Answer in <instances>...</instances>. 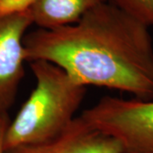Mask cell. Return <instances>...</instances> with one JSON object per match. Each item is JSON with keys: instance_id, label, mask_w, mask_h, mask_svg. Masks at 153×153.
<instances>
[{"instance_id": "1", "label": "cell", "mask_w": 153, "mask_h": 153, "mask_svg": "<svg viewBox=\"0 0 153 153\" xmlns=\"http://www.w3.org/2000/svg\"><path fill=\"white\" fill-rule=\"evenodd\" d=\"M27 62L49 61L73 81L153 100V43L149 27L105 2L73 24L38 28L23 39Z\"/></svg>"}, {"instance_id": "5", "label": "cell", "mask_w": 153, "mask_h": 153, "mask_svg": "<svg viewBox=\"0 0 153 153\" xmlns=\"http://www.w3.org/2000/svg\"><path fill=\"white\" fill-rule=\"evenodd\" d=\"M5 153H123V151L115 139L96 130L79 116L55 138L8 149Z\"/></svg>"}, {"instance_id": "8", "label": "cell", "mask_w": 153, "mask_h": 153, "mask_svg": "<svg viewBox=\"0 0 153 153\" xmlns=\"http://www.w3.org/2000/svg\"><path fill=\"white\" fill-rule=\"evenodd\" d=\"M36 0H0V17H9L31 10Z\"/></svg>"}, {"instance_id": "2", "label": "cell", "mask_w": 153, "mask_h": 153, "mask_svg": "<svg viewBox=\"0 0 153 153\" xmlns=\"http://www.w3.org/2000/svg\"><path fill=\"white\" fill-rule=\"evenodd\" d=\"M29 63L36 86L8 126L5 151L59 135L76 117L87 91L60 66L45 60Z\"/></svg>"}, {"instance_id": "6", "label": "cell", "mask_w": 153, "mask_h": 153, "mask_svg": "<svg viewBox=\"0 0 153 153\" xmlns=\"http://www.w3.org/2000/svg\"><path fill=\"white\" fill-rule=\"evenodd\" d=\"M105 2L108 0H36L31 10L38 28L52 29L75 23Z\"/></svg>"}, {"instance_id": "3", "label": "cell", "mask_w": 153, "mask_h": 153, "mask_svg": "<svg viewBox=\"0 0 153 153\" xmlns=\"http://www.w3.org/2000/svg\"><path fill=\"white\" fill-rule=\"evenodd\" d=\"M115 139L123 153H153V100L104 96L80 115Z\"/></svg>"}, {"instance_id": "7", "label": "cell", "mask_w": 153, "mask_h": 153, "mask_svg": "<svg viewBox=\"0 0 153 153\" xmlns=\"http://www.w3.org/2000/svg\"><path fill=\"white\" fill-rule=\"evenodd\" d=\"M147 27L153 26V0H108Z\"/></svg>"}, {"instance_id": "9", "label": "cell", "mask_w": 153, "mask_h": 153, "mask_svg": "<svg viewBox=\"0 0 153 153\" xmlns=\"http://www.w3.org/2000/svg\"><path fill=\"white\" fill-rule=\"evenodd\" d=\"M10 119L8 113L0 115V153H5L4 149V136Z\"/></svg>"}, {"instance_id": "4", "label": "cell", "mask_w": 153, "mask_h": 153, "mask_svg": "<svg viewBox=\"0 0 153 153\" xmlns=\"http://www.w3.org/2000/svg\"><path fill=\"white\" fill-rule=\"evenodd\" d=\"M33 23L32 10L0 17V115L8 113L14 105L25 75L23 39Z\"/></svg>"}]
</instances>
